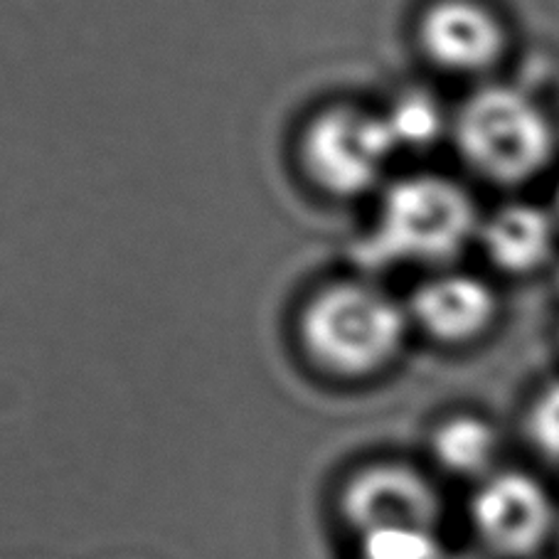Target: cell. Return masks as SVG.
<instances>
[{
  "label": "cell",
  "instance_id": "11",
  "mask_svg": "<svg viewBox=\"0 0 559 559\" xmlns=\"http://www.w3.org/2000/svg\"><path fill=\"white\" fill-rule=\"evenodd\" d=\"M382 117L397 151H427L437 146L449 127L437 96L424 90H404L382 111Z\"/></svg>",
  "mask_w": 559,
  "mask_h": 559
},
{
  "label": "cell",
  "instance_id": "6",
  "mask_svg": "<svg viewBox=\"0 0 559 559\" xmlns=\"http://www.w3.org/2000/svg\"><path fill=\"white\" fill-rule=\"evenodd\" d=\"M343 515L355 533L388 527L433 530L441 500L419 471L404 464H374L355 474L343 490Z\"/></svg>",
  "mask_w": 559,
  "mask_h": 559
},
{
  "label": "cell",
  "instance_id": "5",
  "mask_svg": "<svg viewBox=\"0 0 559 559\" xmlns=\"http://www.w3.org/2000/svg\"><path fill=\"white\" fill-rule=\"evenodd\" d=\"M471 523L488 557L533 559L559 530V510L539 480L520 471H500L476 488Z\"/></svg>",
  "mask_w": 559,
  "mask_h": 559
},
{
  "label": "cell",
  "instance_id": "13",
  "mask_svg": "<svg viewBox=\"0 0 559 559\" xmlns=\"http://www.w3.org/2000/svg\"><path fill=\"white\" fill-rule=\"evenodd\" d=\"M530 439L545 456L559 461V382L533 402L527 414Z\"/></svg>",
  "mask_w": 559,
  "mask_h": 559
},
{
  "label": "cell",
  "instance_id": "2",
  "mask_svg": "<svg viewBox=\"0 0 559 559\" xmlns=\"http://www.w3.org/2000/svg\"><path fill=\"white\" fill-rule=\"evenodd\" d=\"M474 198L451 178L417 173L382 192L370 235L360 245L368 266H447L478 239Z\"/></svg>",
  "mask_w": 559,
  "mask_h": 559
},
{
  "label": "cell",
  "instance_id": "10",
  "mask_svg": "<svg viewBox=\"0 0 559 559\" xmlns=\"http://www.w3.org/2000/svg\"><path fill=\"white\" fill-rule=\"evenodd\" d=\"M431 454L454 476L488 478L498 456V433L486 419L456 414L443 419L431 433Z\"/></svg>",
  "mask_w": 559,
  "mask_h": 559
},
{
  "label": "cell",
  "instance_id": "15",
  "mask_svg": "<svg viewBox=\"0 0 559 559\" xmlns=\"http://www.w3.org/2000/svg\"><path fill=\"white\" fill-rule=\"evenodd\" d=\"M557 212H559V190H557Z\"/></svg>",
  "mask_w": 559,
  "mask_h": 559
},
{
  "label": "cell",
  "instance_id": "3",
  "mask_svg": "<svg viewBox=\"0 0 559 559\" xmlns=\"http://www.w3.org/2000/svg\"><path fill=\"white\" fill-rule=\"evenodd\" d=\"M456 148L480 178L515 186L535 178L555 156V131L545 111L513 86H484L451 121Z\"/></svg>",
  "mask_w": 559,
  "mask_h": 559
},
{
  "label": "cell",
  "instance_id": "12",
  "mask_svg": "<svg viewBox=\"0 0 559 559\" xmlns=\"http://www.w3.org/2000/svg\"><path fill=\"white\" fill-rule=\"evenodd\" d=\"M365 559H441L439 537L427 527H388L362 535Z\"/></svg>",
  "mask_w": 559,
  "mask_h": 559
},
{
  "label": "cell",
  "instance_id": "7",
  "mask_svg": "<svg viewBox=\"0 0 559 559\" xmlns=\"http://www.w3.org/2000/svg\"><path fill=\"white\" fill-rule=\"evenodd\" d=\"M419 47L427 60L451 74H478L500 62L506 31L476 0H439L419 21Z\"/></svg>",
  "mask_w": 559,
  "mask_h": 559
},
{
  "label": "cell",
  "instance_id": "9",
  "mask_svg": "<svg viewBox=\"0 0 559 559\" xmlns=\"http://www.w3.org/2000/svg\"><path fill=\"white\" fill-rule=\"evenodd\" d=\"M484 254L506 274H530L549 262L557 242V225L535 205H506L478 229Z\"/></svg>",
  "mask_w": 559,
  "mask_h": 559
},
{
  "label": "cell",
  "instance_id": "1",
  "mask_svg": "<svg viewBox=\"0 0 559 559\" xmlns=\"http://www.w3.org/2000/svg\"><path fill=\"white\" fill-rule=\"evenodd\" d=\"M409 313L370 282H333L308 298L298 343L308 362L335 380H370L390 370L407 345Z\"/></svg>",
  "mask_w": 559,
  "mask_h": 559
},
{
  "label": "cell",
  "instance_id": "4",
  "mask_svg": "<svg viewBox=\"0 0 559 559\" xmlns=\"http://www.w3.org/2000/svg\"><path fill=\"white\" fill-rule=\"evenodd\" d=\"M397 146L382 111L335 104L306 123L298 160L316 190L335 200H355L380 186Z\"/></svg>",
  "mask_w": 559,
  "mask_h": 559
},
{
  "label": "cell",
  "instance_id": "8",
  "mask_svg": "<svg viewBox=\"0 0 559 559\" xmlns=\"http://www.w3.org/2000/svg\"><path fill=\"white\" fill-rule=\"evenodd\" d=\"M412 325L441 345L478 341L498 316L493 288L468 274H437L419 284L407 306Z\"/></svg>",
  "mask_w": 559,
  "mask_h": 559
},
{
  "label": "cell",
  "instance_id": "14",
  "mask_svg": "<svg viewBox=\"0 0 559 559\" xmlns=\"http://www.w3.org/2000/svg\"><path fill=\"white\" fill-rule=\"evenodd\" d=\"M441 559H493V557H484V555H443Z\"/></svg>",
  "mask_w": 559,
  "mask_h": 559
}]
</instances>
